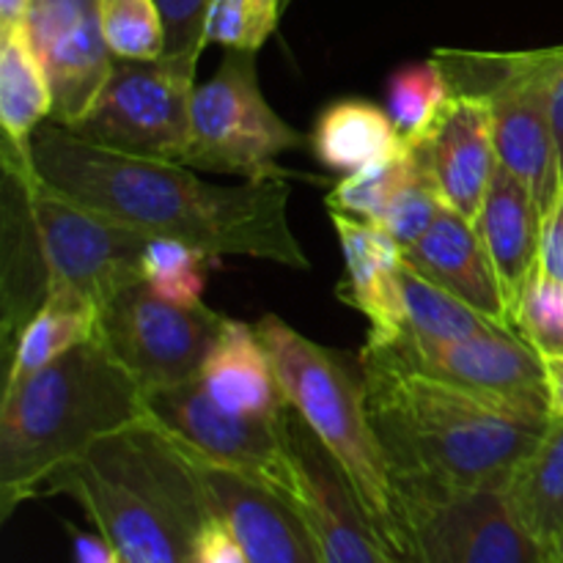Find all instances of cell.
Segmentation results:
<instances>
[{
  "instance_id": "4",
  "label": "cell",
  "mask_w": 563,
  "mask_h": 563,
  "mask_svg": "<svg viewBox=\"0 0 563 563\" xmlns=\"http://www.w3.org/2000/svg\"><path fill=\"white\" fill-rule=\"evenodd\" d=\"M42 495L77 500L121 563H190L212 517L196 462L148 418L82 451Z\"/></svg>"
},
{
  "instance_id": "42",
  "label": "cell",
  "mask_w": 563,
  "mask_h": 563,
  "mask_svg": "<svg viewBox=\"0 0 563 563\" xmlns=\"http://www.w3.org/2000/svg\"><path fill=\"white\" fill-rule=\"evenodd\" d=\"M548 563H563V561H561L555 553H550V561H548Z\"/></svg>"
},
{
  "instance_id": "27",
  "label": "cell",
  "mask_w": 563,
  "mask_h": 563,
  "mask_svg": "<svg viewBox=\"0 0 563 563\" xmlns=\"http://www.w3.org/2000/svg\"><path fill=\"white\" fill-rule=\"evenodd\" d=\"M416 170L418 154L407 143L405 152L396 154V157L357 170V174L341 176L339 185L328 192V209L379 225Z\"/></svg>"
},
{
  "instance_id": "7",
  "label": "cell",
  "mask_w": 563,
  "mask_h": 563,
  "mask_svg": "<svg viewBox=\"0 0 563 563\" xmlns=\"http://www.w3.org/2000/svg\"><path fill=\"white\" fill-rule=\"evenodd\" d=\"M434 58L449 75L451 91L487 97L500 165L531 187L548 214L563 192L550 121V88L563 66V44L531 53L440 49Z\"/></svg>"
},
{
  "instance_id": "41",
  "label": "cell",
  "mask_w": 563,
  "mask_h": 563,
  "mask_svg": "<svg viewBox=\"0 0 563 563\" xmlns=\"http://www.w3.org/2000/svg\"><path fill=\"white\" fill-rule=\"evenodd\" d=\"M553 553H555V555H559V559L563 561V537L559 539V544H555V550H553Z\"/></svg>"
},
{
  "instance_id": "22",
  "label": "cell",
  "mask_w": 563,
  "mask_h": 563,
  "mask_svg": "<svg viewBox=\"0 0 563 563\" xmlns=\"http://www.w3.org/2000/svg\"><path fill=\"white\" fill-rule=\"evenodd\" d=\"M53 86L31 42L27 25L0 31V126L3 165L36 174L33 135L53 119Z\"/></svg>"
},
{
  "instance_id": "14",
  "label": "cell",
  "mask_w": 563,
  "mask_h": 563,
  "mask_svg": "<svg viewBox=\"0 0 563 563\" xmlns=\"http://www.w3.org/2000/svg\"><path fill=\"white\" fill-rule=\"evenodd\" d=\"M295 465L291 504L308 522L324 563H401L363 509L344 467L291 407L284 410Z\"/></svg>"
},
{
  "instance_id": "20",
  "label": "cell",
  "mask_w": 563,
  "mask_h": 563,
  "mask_svg": "<svg viewBox=\"0 0 563 563\" xmlns=\"http://www.w3.org/2000/svg\"><path fill=\"white\" fill-rule=\"evenodd\" d=\"M542 218L531 187L500 165L473 223L498 275L511 322L520 308L522 291L537 269Z\"/></svg>"
},
{
  "instance_id": "33",
  "label": "cell",
  "mask_w": 563,
  "mask_h": 563,
  "mask_svg": "<svg viewBox=\"0 0 563 563\" xmlns=\"http://www.w3.org/2000/svg\"><path fill=\"white\" fill-rule=\"evenodd\" d=\"M443 209H445L443 198H440L438 187H434V181H432V176H429L423 159L418 157V170L412 174V179L407 181V187L401 190V196L396 198V203L390 207V212L385 214V220L379 223V229L388 231V234L399 242L401 251H405L407 245L418 242L429 229H432V223L440 218V212H443Z\"/></svg>"
},
{
  "instance_id": "11",
  "label": "cell",
  "mask_w": 563,
  "mask_h": 563,
  "mask_svg": "<svg viewBox=\"0 0 563 563\" xmlns=\"http://www.w3.org/2000/svg\"><path fill=\"white\" fill-rule=\"evenodd\" d=\"M225 319L207 302L163 300L137 280L102 308L99 344L148 396L198 379Z\"/></svg>"
},
{
  "instance_id": "5",
  "label": "cell",
  "mask_w": 563,
  "mask_h": 563,
  "mask_svg": "<svg viewBox=\"0 0 563 563\" xmlns=\"http://www.w3.org/2000/svg\"><path fill=\"white\" fill-rule=\"evenodd\" d=\"M146 418V396L99 341L5 383L0 405V520L108 434Z\"/></svg>"
},
{
  "instance_id": "31",
  "label": "cell",
  "mask_w": 563,
  "mask_h": 563,
  "mask_svg": "<svg viewBox=\"0 0 563 563\" xmlns=\"http://www.w3.org/2000/svg\"><path fill=\"white\" fill-rule=\"evenodd\" d=\"M286 0H212L203 38L223 49L258 53L278 27Z\"/></svg>"
},
{
  "instance_id": "10",
  "label": "cell",
  "mask_w": 563,
  "mask_h": 563,
  "mask_svg": "<svg viewBox=\"0 0 563 563\" xmlns=\"http://www.w3.org/2000/svg\"><path fill=\"white\" fill-rule=\"evenodd\" d=\"M401 563H548L506 489L407 493L396 500Z\"/></svg>"
},
{
  "instance_id": "40",
  "label": "cell",
  "mask_w": 563,
  "mask_h": 563,
  "mask_svg": "<svg viewBox=\"0 0 563 563\" xmlns=\"http://www.w3.org/2000/svg\"><path fill=\"white\" fill-rule=\"evenodd\" d=\"M33 0H0V31L25 25Z\"/></svg>"
},
{
  "instance_id": "8",
  "label": "cell",
  "mask_w": 563,
  "mask_h": 563,
  "mask_svg": "<svg viewBox=\"0 0 563 563\" xmlns=\"http://www.w3.org/2000/svg\"><path fill=\"white\" fill-rule=\"evenodd\" d=\"M302 143L306 135L280 119L262 93L256 53L225 49L218 71L192 93L185 165L247 181L284 179L278 157Z\"/></svg>"
},
{
  "instance_id": "1",
  "label": "cell",
  "mask_w": 563,
  "mask_h": 563,
  "mask_svg": "<svg viewBox=\"0 0 563 563\" xmlns=\"http://www.w3.org/2000/svg\"><path fill=\"white\" fill-rule=\"evenodd\" d=\"M38 179L146 240H179L212 258L247 256L308 269L284 179L214 185L176 159L97 146L47 121L33 135Z\"/></svg>"
},
{
  "instance_id": "39",
  "label": "cell",
  "mask_w": 563,
  "mask_h": 563,
  "mask_svg": "<svg viewBox=\"0 0 563 563\" xmlns=\"http://www.w3.org/2000/svg\"><path fill=\"white\" fill-rule=\"evenodd\" d=\"M544 372H548L550 416L563 418V357L544 361Z\"/></svg>"
},
{
  "instance_id": "2",
  "label": "cell",
  "mask_w": 563,
  "mask_h": 563,
  "mask_svg": "<svg viewBox=\"0 0 563 563\" xmlns=\"http://www.w3.org/2000/svg\"><path fill=\"white\" fill-rule=\"evenodd\" d=\"M357 361L396 500L407 493L506 489L553 418L374 357Z\"/></svg>"
},
{
  "instance_id": "18",
  "label": "cell",
  "mask_w": 563,
  "mask_h": 563,
  "mask_svg": "<svg viewBox=\"0 0 563 563\" xmlns=\"http://www.w3.org/2000/svg\"><path fill=\"white\" fill-rule=\"evenodd\" d=\"M401 258L423 278L484 313L489 322L515 330L504 289L473 220L445 207L432 229L401 251Z\"/></svg>"
},
{
  "instance_id": "28",
  "label": "cell",
  "mask_w": 563,
  "mask_h": 563,
  "mask_svg": "<svg viewBox=\"0 0 563 563\" xmlns=\"http://www.w3.org/2000/svg\"><path fill=\"white\" fill-rule=\"evenodd\" d=\"M451 93L454 91H451L449 75L432 55L423 64H407L390 75L385 110L394 119L399 135L412 143L427 135Z\"/></svg>"
},
{
  "instance_id": "12",
  "label": "cell",
  "mask_w": 563,
  "mask_h": 563,
  "mask_svg": "<svg viewBox=\"0 0 563 563\" xmlns=\"http://www.w3.org/2000/svg\"><path fill=\"white\" fill-rule=\"evenodd\" d=\"M146 418L192 460L264 484L284 498L295 493V465L286 443L284 416L275 421L236 416L207 394L201 379H192L148 394Z\"/></svg>"
},
{
  "instance_id": "17",
  "label": "cell",
  "mask_w": 563,
  "mask_h": 563,
  "mask_svg": "<svg viewBox=\"0 0 563 563\" xmlns=\"http://www.w3.org/2000/svg\"><path fill=\"white\" fill-rule=\"evenodd\" d=\"M192 462L209 509L234 531L247 563H324L311 528L289 498L223 467Z\"/></svg>"
},
{
  "instance_id": "35",
  "label": "cell",
  "mask_w": 563,
  "mask_h": 563,
  "mask_svg": "<svg viewBox=\"0 0 563 563\" xmlns=\"http://www.w3.org/2000/svg\"><path fill=\"white\" fill-rule=\"evenodd\" d=\"M190 563H247V555L236 542L234 531L218 515H212L198 531Z\"/></svg>"
},
{
  "instance_id": "15",
  "label": "cell",
  "mask_w": 563,
  "mask_h": 563,
  "mask_svg": "<svg viewBox=\"0 0 563 563\" xmlns=\"http://www.w3.org/2000/svg\"><path fill=\"white\" fill-rule=\"evenodd\" d=\"M25 25L53 86V121L71 126L115 66L102 36L99 0H33Z\"/></svg>"
},
{
  "instance_id": "26",
  "label": "cell",
  "mask_w": 563,
  "mask_h": 563,
  "mask_svg": "<svg viewBox=\"0 0 563 563\" xmlns=\"http://www.w3.org/2000/svg\"><path fill=\"white\" fill-rule=\"evenodd\" d=\"M399 295H401V330L396 339H427L451 341L500 328L489 322L484 313L462 302L451 291L440 289L429 278L405 264L399 267ZM517 333V330H515ZM394 341V339H390Z\"/></svg>"
},
{
  "instance_id": "23",
  "label": "cell",
  "mask_w": 563,
  "mask_h": 563,
  "mask_svg": "<svg viewBox=\"0 0 563 563\" xmlns=\"http://www.w3.org/2000/svg\"><path fill=\"white\" fill-rule=\"evenodd\" d=\"M311 152L328 170L341 176L385 163L405 152L407 141L388 110L368 99H339L319 113L311 132Z\"/></svg>"
},
{
  "instance_id": "38",
  "label": "cell",
  "mask_w": 563,
  "mask_h": 563,
  "mask_svg": "<svg viewBox=\"0 0 563 563\" xmlns=\"http://www.w3.org/2000/svg\"><path fill=\"white\" fill-rule=\"evenodd\" d=\"M550 121H553L555 152H559V170L563 181V66L555 75L553 88H550Z\"/></svg>"
},
{
  "instance_id": "9",
  "label": "cell",
  "mask_w": 563,
  "mask_h": 563,
  "mask_svg": "<svg viewBox=\"0 0 563 563\" xmlns=\"http://www.w3.org/2000/svg\"><path fill=\"white\" fill-rule=\"evenodd\" d=\"M201 55L119 60L91 108L66 126L77 137L113 152L185 163Z\"/></svg>"
},
{
  "instance_id": "37",
  "label": "cell",
  "mask_w": 563,
  "mask_h": 563,
  "mask_svg": "<svg viewBox=\"0 0 563 563\" xmlns=\"http://www.w3.org/2000/svg\"><path fill=\"white\" fill-rule=\"evenodd\" d=\"M71 544H75V563H121L113 544L102 533L71 531Z\"/></svg>"
},
{
  "instance_id": "32",
  "label": "cell",
  "mask_w": 563,
  "mask_h": 563,
  "mask_svg": "<svg viewBox=\"0 0 563 563\" xmlns=\"http://www.w3.org/2000/svg\"><path fill=\"white\" fill-rule=\"evenodd\" d=\"M515 330L542 361L563 357V284L533 269L517 308Z\"/></svg>"
},
{
  "instance_id": "25",
  "label": "cell",
  "mask_w": 563,
  "mask_h": 563,
  "mask_svg": "<svg viewBox=\"0 0 563 563\" xmlns=\"http://www.w3.org/2000/svg\"><path fill=\"white\" fill-rule=\"evenodd\" d=\"M522 526L548 550L563 537V418H550L548 429L520 462L506 487Z\"/></svg>"
},
{
  "instance_id": "21",
  "label": "cell",
  "mask_w": 563,
  "mask_h": 563,
  "mask_svg": "<svg viewBox=\"0 0 563 563\" xmlns=\"http://www.w3.org/2000/svg\"><path fill=\"white\" fill-rule=\"evenodd\" d=\"M198 379L220 407L236 416L275 421L286 410L267 346L256 328L236 319H225L212 350L203 357Z\"/></svg>"
},
{
  "instance_id": "30",
  "label": "cell",
  "mask_w": 563,
  "mask_h": 563,
  "mask_svg": "<svg viewBox=\"0 0 563 563\" xmlns=\"http://www.w3.org/2000/svg\"><path fill=\"white\" fill-rule=\"evenodd\" d=\"M99 22L119 60H157L165 55V22L157 0H99Z\"/></svg>"
},
{
  "instance_id": "36",
  "label": "cell",
  "mask_w": 563,
  "mask_h": 563,
  "mask_svg": "<svg viewBox=\"0 0 563 563\" xmlns=\"http://www.w3.org/2000/svg\"><path fill=\"white\" fill-rule=\"evenodd\" d=\"M537 269L548 278L563 284V192L542 218V236H539Z\"/></svg>"
},
{
  "instance_id": "24",
  "label": "cell",
  "mask_w": 563,
  "mask_h": 563,
  "mask_svg": "<svg viewBox=\"0 0 563 563\" xmlns=\"http://www.w3.org/2000/svg\"><path fill=\"white\" fill-rule=\"evenodd\" d=\"M99 322H102V308L93 302L75 295L47 297V302L27 319L5 355V383L49 366L75 346L99 341Z\"/></svg>"
},
{
  "instance_id": "16",
  "label": "cell",
  "mask_w": 563,
  "mask_h": 563,
  "mask_svg": "<svg viewBox=\"0 0 563 563\" xmlns=\"http://www.w3.org/2000/svg\"><path fill=\"white\" fill-rule=\"evenodd\" d=\"M410 146L427 165L445 207L476 220L500 168L487 97L454 91L427 135Z\"/></svg>"
},
{
  "instance_id": "43",
  "label": "cell",
  "mask_w": 563,
  "mask_h": 563,
  "mask_svg": "<svg viewBox=\"0 0 563 563\" xmlns=\"http://www.w3.org/2000/svg\"><path fill=\"white\" fill-rule=\"evenodd\" d=\"M291 3V0H286V5H289Z\"/></svg>"
},
{
  "instance_id": "13",
  "label": "cell",
  "mask_w": 563,
  "mask_h": 563,
  "mask_svg": "<svg viewBox=\"0 0 563 563\" xmlns=\"http://www.w3.org/2000/svg\"><path fill=\"white\" fill-rule=\"evenodd\" d=\"M361 355L460 385L473 394L550 412L544 361L515 330L493 328L451 341H366Z\"/></svg>"
},
{
  "instance_id": "34",
  "label": "cell",
  "mask_w": 563,
  "mask_h": 563,
  "mask_svg": "<svg viewBox=\"0 0 563 563\" xmlns=\"http://www.w3.org/2000/svg\"><path fill=\"white\" fill-rule=\"evenodd\" d=\"M165 22V55H201L212 0H157Z\"/></svg>"
},
{
  "instance_id": "6",
  "label": "cell",
  "mask_w": 563,
  "mask_h": 563,
  "mask_svg": "<svg viewBox=\"0 0 563 563\" xmlns=\"http://www.w3.org/2000/svg\"><path fill=\"white\" fill-rule=\"evenodd\" d=\"M256 333L273 357L286 407L308 423V429L344 467L374 528L401 561L394 476L374 432L361 361L357 368H352L344 355L306 339L273 313L256 324Z\"/></svg>"
},
{
  "instance_id": "29",
  "label": "cell",
  "mask_w": 563,
  "mask_h": 563,
  "mask_svg": "<svg viewBox=\"0 0 563 563\" xmlns=\"http://www.w3.org/2000/svg\"><path fill=\"white\" fill-rule=\"evenodd\" d=\"M218 262L209 253L179 240H148L141 256V284L157 297L181 306L203 302L209 264Z\"/></svg>"
},
{
  "instance_id": "3",
  "label": "cell",
  "mask_w": 563,
  "mask_h": 563,
  "mask_svg": "<svg viewBox=\"0 0 563 563\" xmlns=\"http://www.w3.org/2000/svg\"><path fill=\"white\" fill-rule=\"evenodd\" d=\"M146 236L53 190L38 174L3 165L0 196V300L3 355L53 295L104 308L141 280Z\"/></svg>"
},
{
  "instance_id": "19",
  "label": "cell",
  "mask_w": 563,
  "mask_h": 563,
  "mask_svg": "<svg viewBox=\"0 0 563 563\" xmlns=\"http://www.w3.org/2000/svg\"><path fill=\"white\" fill-rule=\"evenodd\" d=\"M344 253L339 297L368 319V341H390L401 330L399 267L401 247L379 225L350 214L330 212Z\"/></svg>"
}]
</instances>
